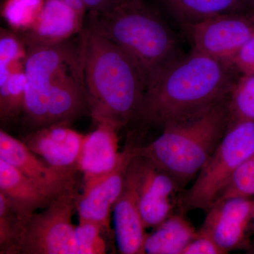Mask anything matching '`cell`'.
<instances>
[{
  "label": "cell",
  "mask_w": 254,
  "mask_h": 254,
  "mask_svg": "<svg viewBox=\"0 0 254 254\" xmlns=\"http://www.w3.org/2000/svg\"><path fill=\"white\" fill-rule=\"evenodd\" d=\"M230 65L195 51L163 65L148 79L129 141L135 144L152 126L163 127L228 96L235 82Z\"/></svg>",
  "instance_id": "obj_1"
},
{
  "label": "cell",
  "mask_w": 254,
  "mask_h": 254,
  "mask_svg": "<svg viewBox=\"0 0 254 254\" xmlns=\"http://www.w3.org/2000/svg\"><path fill=\"white\" fill-rule=\"evenodd\" d=\"M84 79L89 114L97 125L119 129L131 124L141 108L148 78L130 55L85 26Z\"/></svg>",
  "instance_id": "obj_2"
},
{
  "label": "cell",
  "mask_w": 254,
  "mask_h": 254,
  "mask_svg": "<svg viewBox=\"0 0 254 254\" xmlns=\"http://www.w3.org/2000/svg\"><path fill=\"white\" fill-rule=\"evenodd\" d=\"M227 98L165 124L154 141L136 146L137 154L183 186L199 173L225 134L229 125Z\"/></svg>",
  "instance_id": "obj_3"
},
{
  "label": "cell",
  "mask_w": 254,
  "mask_h": 254,
  "mask_svg": "<svg viewBox=\"0 0 254 254\" xmlns=\"http://www.w3.org/2000/svg\"><path fill=\"white\" fill-rule=\"evenodd\" d=\"M87 27L130 55L148 79L177 58V41L165 21L142 0H128L101 11H90Z\"/></svg>",
  "instance_id": "obj_4"
},
{
  "label": "cell",
  "mask_w": 254,
  "mask_h": 254,
  "mask_svg": "<svg viewBox=\"0 0 254 254\" xmlns=\"http://www.w3.org/2000/svg\"><path fill=\"white\" fill-rule=\"evenodd\" d=\"M85 46L86 31L83 29L76 39L26 48V88L21 117L26 133L46 127L53 86L83 60Z\"/></svg>",
  "instance_id": "obj_5"
},
{
  "label": "cell",
  "mask_w": 254,
  "mask_h": 254,
  "mask_svg": "<svg viewBox=\"0 0 254 254\" xmlns=\"http://www.w3.org/2000/svg\"><path fill=\"white\" fill-rule=\"evenodd\" d=\"M254 154V121L229 124L221 141L194 183L182 195V210H208L239 167Z\"/></svg>",
  "instance_id": "obj_6"
},
{
  "label": "cell",
  "mask_w": 254,
  "mask_h": 254,
  "mask_svg": "<svg viewBox=\"0 0 254 254\" xmlns=\"http://www.w3.org/2000/svg\"><path fill=\"white\" fill-rule=\"evenodd\" d=\"M77 189L60 195L47 208L25 219L18 254H76L72 217Z\"/></svg>",
  "instance_id": "obj_7"
},
{
  "label": "cell",
  "mask_w": 254,
  "mask_h": 254,
  "mask_svg": "<svg viewBox=\"0 0 254 254\" xmlns=\"http://www.w3.org/2000/svg\"><path fill=\"white\" fill-rule=\"evenodd\" d=\"M185 26L193 51L230 64L242 47L254 36L252 18L233 13L186 23Z\"/></svg>",
  "instance_id": "obj_8"
},
{
  "label": "cell",
  "mask_w": 254,
  "mask_h": 254,
  "mask_svg": "<svg viewBox=\"0 0 254 254\" xmlns=\"http://www.w3.org/2000/svg\"><path fill=\"white\" fill-rule=\"evenodd\" d=\"M135 155L136 145L127 143L113 170L84 182L83 193H78L76 198L79 221L94 222L109 235L111 213L123 192L127 172Z\"/></svg>",
  "instance_id": "obj_9"
},
{
  "label": "cell",
  "mask_w": 254,
  "mask_h": 254,
  "mask_svg": "<svg viewBox=\"0 0 254 254\" xmlns=\"http://www.w3.org/2000/svg\"><path fill=\"white\" fill-rule=\"evenodd\" d=\"M142 158L136 155L130 164L123 192L114 206L115 236L120 253L143 254L147 234L140 213L139 182Z\"/></svg>",
  "instance_id": "obj_10"
},
{
  "label": "cell",
  "mask_w": 254,
  "mask_h": 254,
  "mask_svg": "<svg viewBox=\"0 0 254 254\" xmlns=\"http://www.w3.org/2000/svg\"><path fill=\"white\" fill-rule=\"evenodd\" d=\"M253 203L250 198L244 197L217 200L206 210L199 231L210 237L225 254L242 248L252 222Z\"/></svg>",
  "instance_id": "obj_11"
},
{
  "label": "cell",
  "mask_w": 254,
  "mask_h": 254,
  "mask_svg": "<svg viewBox=\"0 0 254 254\" xmlns=\"http://www.w3.org/2000/svg\"><path fill=\"white\" fill-rule=\"evenodd\" d=\"M60 123L25 133L21 141L51 166L80 173L78 159L85 135Z\"/></svg>",
  "instance_id": "obj_12"
},
{
  "label": "cell",
  "mask_w": 254,
  "mask_h": 254,
  "mask_svg": "<svg viewBox=\"0 0 254 254\" xmlns=\"http://www.w3.org/2000/svg\"><path fill=\"white\" fill-rule=\"evenodd\" d=\"M0 159L43 186L65 193L76 188L78 173L51 166L4 128L0 130Z\"/></svg>",
  "instance_id": "obj_13"
},
{
  "label": "cell",
  "mask_w": 254,
  "mask_h": 254,
  "mask_svg": "<svg viewBox=\"0 0 254 254\" xmlns=\"http://www.w3.org/2000/svg\"><path fill=\"white\" fill-rule=\"evenodd\" d=\"M141 157L139 209L146 229L158 226L172 215L174 207L172 197L180 187L168 173Z\"/></svg>",
  "instance_id": "obj_14"
},
{
  "label": "cell",
  "mask_w": 254,
  "mask_h": 254,
  "mask_svg": "<svg viewBox=\"0 0 254 254\" xmlns=\"http://www.w3.org/2000/svg\"><path fill=\"white\" fill-rule=\"evenodd\" d=\"M83 20L64 0H46L36 22L19 36L26 48L56 44L81 33Z\"/></svg>",
  "instance_id": "obj_15"
},
{
  "label": "cell",
  "mask_w": 254,
  "mask_h": 254,
  "mask_svg": "<svg viewBox=\"0 0 254 254\" xmlns=\"http://www.w3.org/2000/svg\"><path fill=\"white\" fill-rule=\"evenodd\" d=\"M84 62L85 57L53 86L46 127L55 124H71L85 114L89 113Z\"/></svg>",
  "instance_id": "obj_16"
},
{
  "label": "cell",
  "mask_w": 254,
  "mask_h": 254,
  "mask_svg": "<svg viewBox=\"0 0 254 254\" xmlns=\"http://www.w3.org/2000/svg\"><path fill=\"white\" fill-rule=\"evenodd\" d=\"M118 127L98 124L94 130L85 135L78 159V169L84 182L109 173L118 165L122 152L119 151Z\"/></svg>",
  "instance_id": "obj_17"
},
{
  "label": "cell",
  "mask_w": 254,
  "mask_h": 254,
  "mask_svg": "<svg viewBox=\"0 0 254 254\" xmlns=\"http://www.w3.org/2000/svg\"><path fill=\"white\" fill-rule=\"evenodd\" d=\"M0 193H3L26 216L47 208L53 200L64 193L28 178L1 159Z\"/></svg>",
  "instance_id": "obj_18"
},
{
  "label": "cell",
  "mask_w": 254,
  "mask_h": 254,
  "mask_svg": "<svg viewBox=\"0 0 254 254\" xmlns=\"http://www.w3.org/2000/svg\"><path fill=\"white\" fill-rule=\"evenodd\" d=\"M146 235L143 254H182L198 231L180 214L171 215Z\"/></svg>",
  "instance_id": "obj_19"
},
{
  "label": "cell",
  "mask_w": 254,
  "mask_h": 254,
  "mask_svg": "<svg viewBox=\"0 0 254 254\" xmlns=\"http://www.w3.org/2000/svg\"><path fill=\"white\" fill-rule=\"evenodd\" d=\"M21 64L15 66L8 76L0 78V118L1 123H12L22 117L26 76L24 64L22 65Z\"/></svg>",
  "instance_id": "obj_20"
},
{
  "label": "cell",
  "mask_w": 254,
  "mask_h": 254,
  "mask_svg": "<svg viewBox=\"0 0 254 254\" xmlns=\"http://www.w3.org/2000/svg\"><path fill=\"white\" fill-rule=\"evenodd\" d=\"M169 7L186 23L218 15L232 14L247 0H165Z\"/></svg>",
  "instance_id": "obj_21"
},
{
  "label": "cell",
  "mask_w": 254,
  "mask_h": 254,
  "mask_svg": "<svg viewBox=\"0 0 254 254\" xmlns=\"http://www.w3.org/2000/svg\"><path fill=\"white\" fill-rule=\"evenodd\" d=\"M26 217L0 193V254H18L20 236Z\"/></svg>",
  "instance_id": "obj_22"
},
{
  "label": "cell",
  "mask_w": 254,
  "mask_h": 254,
  "mask_svg": "<svg viewBox=\"0 0 254 254\" xmlns=\"http://www.w3.org/2000/svg\"><path fill=\"white\" fill-rule=\"evenodd\" d=\"M229 124L254 121V76L243 74L235 82L227 100Z\"/></svg>",
  "instance_id": "obj_23"
},
{
  "label": "cell",
  "mask_w": 254,
  "mask_h": 254,
  "mask_svg": "<svg viewBox=\"0 0 254 254\" xmlns=\"http://www.w3.org/2000/svg\"><path fill=\"white\" fill-rule=\"evenodd\" d=\"M46 0H4L1 14L14 29L28 31L39 17Z\"/></svg>",
  "instance_id": "obj_24"
},
{
  "label": "cell",
  "mask_w": 254,
  "mask_h": 254,
  "mask_svg": "<svg viewBox=\"0 0 254 254\" xmlns=\"http://www.w3.org/2000/svg\"><path fill=\"white\" fill-rule=\"evenodd\" d=\"M106 232L94 222L79 221L75 229L76 254H104L108 251Z\"/></svg>",
  "instance_id": "obj_25"
},
{
  "label": "cell",
  "mask_w": 254,
  "mask_h": 254,
  "mask_svg": "<svg viewBox=\"0 0 254 254\" xmlns=\"http://www.w3.org/2000/svg\"><path fill=\"white\" fill-rule=\"evenodd\" d=\"M254 195V154L245 160L233 174L217 200ZM215 200V201H216Z\"/></svg>",
  "instance_id": "obj_26"
},
{
  "label": "cell",
  "mask_w": 254,
  "mask_h": 254,
  "mask_svg": "<svg viewBox=\"0 0 254 254\" xmlns=\"http://www.w3.org/2000/svg\"><path fill=\"white\" fill-rule=\"evenodd\" d=\"M222 249L210 237L198 231V236L193 239L184 250L182 254H225Z\"/></svg>",
  "instance_id": "obj_27"
},
{
  "label": "cell",
  "mask_w": 254,
  "mask_h": 254,
  "mask_svg": "<svg viewBox=\"0 0 254 254\" xmlns=\"http://www.w3.org/2000/svg\"><path fill=\"white\" fill-rule=\"evenodd\" d=\"M231 64L243 74L254 76V36L242 47Z\"/></svg>",
  "instance_id": "obj_28"
},
{
  "label": "cell",
  "mask_w": 254,
  "mask_h": 254,
  "mask_svg": "<svg viewBox=\"0 0 254 254\" xmlns=\"http://www.w3.org/2000/svg\"><path fill=\"white\" fill-rule=\"evenodd\" d=\"M90 11H101L114 6L112 0H83Z\"/></svg>",
  "instance_id": "obj_29"
},
{
  "label": "cell",
  "mask_w": 254,
  "mask_h": 254,
  "mask_svg": "<svg viewBox=\"0 0 254 254\" xmlns=\"http://www.w3.org/2000/svg\"><path fill=\"white\" fill-rule=\"evenodd\" d=\"M114 4H120V3L125 2V1H128V0H112Z\"/></svg>",
  "instance_id": "obj_30"
},
{
  "label": "cell",
  "mask_w": 254,
  "mask_h": 254,
  "mask_svg": "<svg viewBox=\"0 0 254 254\" xmlns=\"http://www.w3.org/2000/svg\"><path fill=\"white\" fill-rule=\"evenodd\" d=\"M252 222H253L254 226V200L253 203V210H252Z\"/></svg>",
  "instance_id": "obj_31"
},
{
  "label": "cell",
  "mask_w": 254,
  "mask_h": 254,
  "mask_svg": "<svg viewBox=\"0 0 254 254\" xmlns=\"http://www.w3.org/2000/svg\"><path fill=\"white\" fill-rule=\"evenodd\" d=\"M251 18H252V21L254 23V5L253 6V12H252V16H251Z\"/></svg>",
  "instance_id": "obj_32"
},
{
  "label": "cell",
  "mask_w": 254,
  "mask_h": 254,
  "mask_svg": "<svg viewBox=\"0 0 254 254\" xmlns=\"http://www.w3.org/2000/svg\"><path fill=\"white\" fill-rule=\"evenodd\" d=\"M247 1H250L251 3H252V4H253V6L254 5V0H247Z\"/></svg>",
  "instance_id": "obj_33"
}]
</instances>
